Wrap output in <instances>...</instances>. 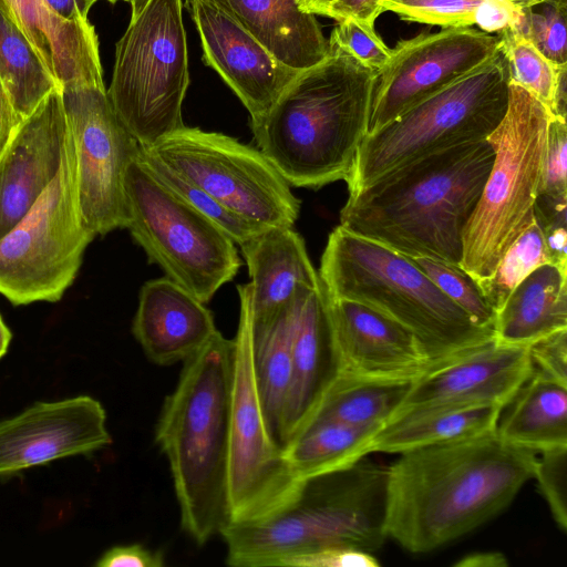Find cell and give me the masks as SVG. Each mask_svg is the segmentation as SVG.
I'll use <instances>...</instances> for the list:
<instances>
[{"mask_svg":"<svg viewBox=\"0 0 567 567\" xmlns=\"http://www.w3.org/2000/svg\"><path fill=\"white\" fill-rule=\"evenodd\" d=\"M533 478L546 501L550 514L563 530H567V446L540 452Z\"/></svg>","mask_w":567,"mask_h":567,"instance_id":"cell-39","label":"cell"},{"mask_svg":"<svg viewBox=\"0 0 567 567\" xmlns=\"http://www.w3.org/2000/svg\"><path fill=\"white\" fill-rule=\"evenodd\" d=\"M513 28L557 65L567 64V4L542 2L522 11Z\"/></svg>","mask_w":567,"mask_h":567,"instance_id":"cell-37","label":"cell"},{"mask_svg":"<svg viewBox=\"0 0 567 567\" xmlns=\"http://www.w3.org/2000/svg\"><path fill=\"white\" fill-rule=\"evenodd\" d=\"M497 34L499 51L508 63L509 82L517 83L530 92L550 114L559 71L565 64L553 63L513 28H504Z\"/></svg>","mask_w":567,"mask_h":567,"instance_id":"cell-34","label":"cell"},{"mask_svg":"<svg viewBox=\"0 0 567 567\" xmlns=\"http://www.w3.org/2000/svg\"><path fill=\"white\" fill-rule=\"evenodd\" d=\"M520 17L522 14L516 16L511 10L491 0H484L477 9L475 24H477L482 31L488 33L498 32L507 27L515 28Z\"/></svg>","mask_w":567,"mask_h":567,"instance_id":"cell-47","label":"cell"},{"mask_svg":"<svg viewBox=\"0 0 567 567\" xmlns=\"http://www.w3.org/2000/svg\"><path fill=\"white\" fill-rule=\"evenodd\" d=\"M141 148L259 227H292L298 219L299 199L258 148L185 125Z\"/></svg>","mask_w":567,"mask_h":567,"instance_id":"cell-13","label":"cell"},{"mask_svg":"<svg viewBox=\"0 0 567 567\" xmlns=\"http://www.w3.org/2000/svg\"><path fill=\"white\" fill-rule=\"evenodd\" d=\"M99 0H45L61 18L70 21L89 20L92 6Z\"/></svg>","mask_w":567,"mask_h":567,"instance_id":"cell-48","label":"cell"},{"mask_svg":"<svg viewBox=\"0 0 567 567\" xmlns=\"http://www.w3.org/2000/svg\"><path fill=\"white\" fill-rule=\"evenodd\" d=\"M412 382L365 380L338 374L311 420H330L358 426L384 425L400 408Z\"/></svg>","mask_w":567,"mask_h":567,"instance_id":"cell-31","label":"cell"},{"mask_svg":"<svg viewBox=\"0 0 567 567\" xmlns=\"http://www.w3.org/2000/svg\"><path fill=\"white\" fill-rule=\"evenodd\" d=\"M501 405H437L404 412L375 434L372 452L403 453L496 431Z\"/></svg>","mask_w":567,"mask_h":567,"instance_id":"cell-28","label":"cell"},{"mask_svg":"<svg viewBox=\"0 0 567 567\" xmlns=\"http://www.w3.org/2000/svg\"><path fill=\"white\" fill-rule=\"evenodd\" d=\"M234 339L218 330L183 362L155 441L165 454L183 530L204 545L229 522L227 463Z\"/></svg>","mask_w":567,"mask_h":567,"instance_id":"cell-4","label":"cell"},{"mask_svg":"<svg viewBox=\"0 0 567 567\" xmlns=\"http://www.w3.org/2000/svg\"><path fill=\"white\" fill-rule=\"evenodd\" d=\"M106 1H109V2H111V3H115V2H117V1H125V2H130V0H106Z\"/></svg>","mask_w":567,"mask_h":567,"instance_id":"cell-55","label":"cell"},{"mask_svg":"<svg viewBox=\"0 0 567 567\" xmlns=\"http://www.w3.org/2000/svg\"><path fill=\"white\" fill-rule=\"evenodd\" d=\"M484 0H381L382 11L444 28L472 27Z\"/></svg>","mask_w":567,"mask_h":567,"instance_id":"cell-38","label":"cell"},{"mask_svg":"<svg viewBox=\"0 0 567 567\" xmlns=\"http://www.w3.org/2000/svg\"><path fill=\"white\" fill-rule=\"evenodd\" d=\"M239 321L234 338L230 391L228 523L268 518L288 507L303 483L291 474L261 405L254 363L249 285H238Z\"/></svg>","mask_w":567,"mask_h":567,"instance_id":"cell-12","label":"cell"},{"mask_svg":"<svg viewBox=\"0 0 567 567\" xmlns=\"http://www.w3.org/2000/svg\"><path fill=\"white\" fill-rule=\"evenodd\" d=\"M291 359L292 380L284 446L312 419L338 375L329 297L322 282L313 288L302 285L297 292L292 309Z\"/></svg>","mask_w":567,"mask_h":567,"instance_id":"cell-21","label":"cell"},{"mask_svg":"<svg viewBox=\"0 0 567 567\" xmlns=\"http://www.w3.org/2000/svg\"><path fill=\"white\" fill-rule=\"evenodd\" d=\"M73 143L78 202L96 235L126 228L124 175L140 145L117 115L104 85L61 90Z\"/></svg>","mask_w":567,"mask_h":567,"instance_id":"cell-14","label":"cell"},{"mask_svg":"<svg viewBox=\"0 0 567 567\" xmlns=\"http://www.w3.org/2000/svg\"><path fill=\"white\" fill-rule=\"evenodd\" d=\"M12 340V333L0 315V359L8 352Z\"/></svg>","mask_w":567,"mask_h":567,"instance_id":"cell-53","label":"cell"},{"mask_svg":"<svg viewBox=\"0 0 567 567\" xmlns=\"http://www.w3.org/2000/svg\"><path fill=\"white\" fill-rule=\"evenodd\" d=\"M0 81L21 121L60 90L23 32L0 10Z\"/></svg>","mask_w":567,"mask_h":567,"instance_id":"cell-32","label":"cell"},{"mask_svg":"<svg viewBox=\"0 0 567 567\" xmlns=\"http://www.w3.org/2000/svg\"><path fill=\"white\" fill-rule=\"evenodd\" d=\"M293 302L271 324L260 330L252 329L258 392L269 430L281 449L284 447L285 419L292 380Z\"/></svg>","mask_w":567,"mask_h":567,"instance_id":"cell-30","label":"cell"},{"mask_svg":"<svg viewBox=\"0 0 567 567\" xmlns=\"http://www.w3.org/2000/svg\"><path fill=\"white\" fill-rule=\"evenodd\" d=\"M94 237L78 202L69 130L56 176L31 209L0 238V293L13 306L59 301L73 284Z\"/></svg>","mask_w":567,"mask_h":567,"instance_id":"cell-11","label":"cell"},{"mask_svg":"<svg viewBox=\"0 0 567 567\" xmlns=\"http://www.w3.org/2000/svg\"><path fill=\"white\" fill-rule=\"evenodd\" d=\"M482 561H484L483 566H504L506 564L505 557L498 553H484L465 557L460 565L481 566Z\"/></svg>","mask_w":567,"mask_h":567,"instance_id":"cell-51","label":"cell"},{"mask_svg":"<svg viewBox=\"0 0 567 567\" xmlns=\"http://www.w3.org/2000/svg\"><path fill=\"white\" fill-rule=\"evenodd\" d=\"M68 136L61 90H54L20 123L0 152V238L56 176Z\"/></svg>","mask_w":567,"mask_h":567,"instance_id":"cell-20","label":"cell"},{"mask_svg":"<svg viewBox=\"0 0 567 567\" xmlns=\"http://www.w3.org/2000/svg\"><path fill=\"white\" fill-rule=\"evenodd\" d=\"M567 269L553 264L535 268L495 312L493 339L497 343L528 347L567 329Z\"/></svg>","mask_w":567,"mask_h":567,"instance_id":"cell-26","label":"cell"},{"mask_svg":"<svg viewBox=\"0 0 567 567\" xmlns=\"http://www.w3.org/2000/svg\"><path fill=\"white\" fill-rule=\"evenodd\" d=\"M382 426L315 419L284 446V457L293 477L303 483L351 466L367 456Z\"/></svg>","mask_w":567,"mask_h":567,"instance_id":"cell-29","label":"cell"},{"mask_svg":"<svg viewBox=\"0 0 567 567\" xmlns=\"http://www.w3.org/2000/svg\"><path fill=\"white\" fill-rule=\"evenodd\" d=\"M334 0H297L298 7L310 14L327 16Z\"/></svg>","mask_w":567,"mask_h":567,"instance_id":"cell-52","label":"cell"},{"mask_svg":"<svg viewBox=\"0 0 567 567\" xmlns=\"http://www.w3.org/2000/svg\"><path fill=\"white\" fill-rule=\"evenodd\" d=\"M549 116L538 99L509 82L506 114L486 138L494 148V162L463 231L460 266L476 281L494 271L511 245L534 223Z\"/></svg>","mask_w":567,"mask_h":567,"instance_id":"cell-7","label":"cell"},{"mask_svg":"<svg viewBox=\"0 0 567 567\" xmlns=\"http://www.w3.org/2000/svg\"><path fill=\"white\" fill-rule=\"evenodd\" d=\"M388 466L365 456L351 466L303 482L296 499L256 522L220 530L235 567L280 566L292 556L330 546L372 553L385 538Z\"/></svg>","mask_w":567,"mask_h":567,"instance_id":"cell-5","label":"cell"},{"mask_svg":"<svg viewBox=\"0 0 567 567\" xmlns=\"http://www.w3.org/2000/svg\"><path fill=\"white\" fill-rule=\"evenodd\" d=\"M319 277L331 298L363 303L409 330L433 367L493 339L415 265L342 226L329 235Z\"/></svg>","mask_w":567,"mask_h":567,"instance_id":"cell-6","label":"cell"},{"mask_svg":"<svg viewBox=\"0 0 567 567\" xmlns=\"http://www.w3.org/2000/svg\"><path fill=\"white\" fill-rule=\"evenodd\" d=\"M549 262L544 236L534 223L511 245L494 271L477 280L488 305L498 311L515 287L535 268Z\"/></svg>","mask_w":567,"mask_h":567,"instance_id":"cell-33","label":"cell"},{"mask_svg":"<svg viewBox=\"0 0 567 567\" xmlns=\"http://www.w3.org/2000/svg\"><path fill=\"white\" fill-rule=\"evenodd\" d=\"M528 347L534 368L567 385V329L555 331Z\"/></svg>","mask_w":567,"mask_h":567,"instance_id":"cell-44","label":"cell"},{"mask_svg":"<svg viewBox=\"0 0 567 567\" xmlns=\"http://www.w3.org/2000/svg\"><path fill=\"white\" fill-rule=\"evenodd\" d=\"M499 51V37L472 27L401 40L373 72L367 135L464 76ZM365 135V136H367Z\"/></svg>","mask_w":567,"mask_h":567,"instance_id":"cell-15","label":"cell"},{"mask_svg":"<svg viewBox=\"0 0 567 567\" xmlns=\"http://www.w3.org/2000/svg\"><path fill=\"white\" fill-rule=\"evenodd\" d=\"M494 157L485 138L402 165L349 194L340 226L404 256L461 267L463 231Z\"/></svg>","mask_w":567,"mask_h":567,"instance_id":"cell-2","label":"cell"},{"mask_svg":"<svg viewBox=\"0 0 567 567\" xmlns=\"http://www.w3.org/2000/svg\"><path fill=\"white\" fill-rule=\"evenodd\" d=\"M255 35L280 62L301 71L328 53L315 14L303 12L297 0H209Z\"/></svg>","mask_w":567,"mask_h":567,"instance_id":"cell-25","label":"cell"},{"mask_svg":"<svg viewBox=\"0 0 567 567\" xmlns=\"http://www.w3.org/2000/svg\"><path fill=\"white\" fill-rule=\"evenodd\" d=\"M141 153L162 182L189 205L216 223L236 244L241 245L264 229H267L236 215L199 186L177 174L156 158L147 155L142 148Z\"/></svg>","mask_w":567,"mask_h":567,"instance_id":"cell-35","label":"cell"},{"mask_svg":"<svg viewBox=\"0 0 567 567\" xmlns=\"http://www.w3.org/2000/svg\"><path fill=\"white\" fill-rule=\"evenodd\" d=\"M497 435L533 452L567 446V385L534 368L503 408Z\"/></svg>","mask_w":567,"mask_h":567,"instance_id":"cell-27","label":"cell"},{"mask_svg":"<svg viewBox=\"0 0 567 567\" xmlns=\"http://www.w3.org/2000/svg\"><path fill=\"white\" fill-rule=\"evenodd\" d=\"M126 228L148 260L202 302L241 265L235 241L154 173L141 153L124 175Z\"/></svg>","mask_w":567,"mask_h":567,"instance_id":"cell-10","label":"cell"},{"mask_svg":"<svg viewBox=\"0 0 567 567\" xmlns=\"http://www.w3.org/2000/svg\"><path fill=\"white\" fill-rule=\"evenodd\" d=\"M96 567H163L162 550L142 544L116 545L105 550L94 564Z\"/></svg>","mask_w":567,"mask_h":567,"instance_id":"cell-45","label":"cell"},{"mask_svg":"<svg viewBox=\"0 0 567 567\" xmlns=\"http://www.w3.org/2000/svg\"><path fill=\"white\" fill-rule=\"evenodd\" d=\"M198 31L203 61L213 68L250 114L264 116L299 73L280 62L255 35L209 0H186Z\"/></svg>","mask_w":567,"mask_h":567,"instance_id":"cell-17","label":"cell"},{"mask_svg":"<svg viewBox=\"0 0 567 567\" xmlns=\"http://www.w3.org/2000/svg\"><path fill=\"white\" fill-rule=\"evenodd\" d=\"M509 68L501 51L449 86L367 135L349 194L388 172L460 144L487 138L508 107Z\"/></svg>","mask_w":567,"mask_h":567,"instance_id":"cell-8","label":"cell"},{"mask_svg":"<svg viewBox=\"0 0 567 567\" xmlns=\"http://www.w3.org/2000/svg\"><path fill=\"white\" fill-rule=\"evenodd\" d=\"M240 246L250 277L254 330L271 324L293 302L299 288L321 280L302 237L292 227L264 229Z\"/></svg>","mask_w":567,"mask_h":567,"instance_id":"cell-24","label":"cell"},{"mask_svg":"<svg viewBox=\"0 0 567 567\" xmlns=\"http://www.w3.org/2000/svg\"><path fill=\"white\" fill-rule=\"evenodd\" d=\"M567 64L563 65L559 71L557 85L554 93L553 107L550 115L566 120V105H567Z\"/></svg>","mask_w":567,"mask_h":567,"instance_id":"cell-50","label":"cell"},{"mask_svg":"<svg viewBox=\"0 0 567 567\" xmlns=\"http://www.w3.org/2000/svg\"><path fill=\"white\" fill-rule=\"evenodd\" d=\"M132 14L116 42L107 95L141 147L184 126L189 84L182 0H130Z\"/></svg>","mask_w":567,"mask_h":567,"instance_id":"cell-9","label":"cell"},{"mask_svg":"<svg viewBox=\"0 0 567 567\" xmlns=\"http://www.w3.org/2000/svg\"><path fill=\"white\" fill-rule=\"evenodd\" d=\"M415 265L478 326L493 329L495 311L485 299L477 281L461 267L430 257H409Z\"/></svg>","mask_w":567,"mask_h":567,"instance_id":"cell-36","label":"cell"},{"mask_svg":"<svg viewBox=\"0 0 567 567\" xmlns=\"http://www.w3.org/2000/svg\"><path fill=\"white\" fill-rule=\"evenodd\" d=\"M381 0H334L327 17L337 21L353 19L368 28H374L377 18L383 12Z\"/></svg>","mask_w":567,"mask_h":567,"instance_id":"cell-46","label":"cell"},{"mask_svg":"<svg viewBox=\"0 0 567 567\" xmlns=\"http://www.w3.org/2000/svg\"><path fill=\"white\" fill-rule=\"evenodd\" d=\"M371 553L347 546H330L292 556L282 567H378Z\"/></svg>","mask_w":567,"mask_h":567,"instance_id":"cell-43","label":"cell"},{"mask_svg":"<svg viewBox=\"0 0 567 567\" xmlns=\"http://www.w3.org/2000/svg\"><path fill=\"white\" fill-rule=\"evenodd\" d=\"M338 22L329 42L342 48L372 71H378L388 62L391 49L377 34L374 28H368L353 19Z\"/></svg>","mask_w":567,"mask_h":567,"instance_id":"cell-40","label":"cell"},{"mask_svg":"<svg viewBox=\"0 0 567 567\" xmlns=\"http://www.w3.org/2000/svg\"><path fill=\"white\" fill-rule=\"evenodd\" d=\"M533 371L529 347L491 339L415 379L392 417L437 405L504 408Z\"/></svg>","mask_w":567,"mask_h":567,"instance_id":"cell-18","label":"cell"},{"mask_svg":"<svg viewBox=\"0 0 567 567\" xmlns=\"http://www.w3.org/2000/svg\"><path fill=\"white\" fill-rule=\"evenodd\" d=\"M373 72L329 42L323 60L299 71L250 128L258 150L289 185L348 182L367 135Z\"/></svg>","mask_w":567,"mask_h":567,"instance_id":"cell-3","label":"cell"},{"mask_svg":"<svg viewBox=\"0 0 567 567\" xmlns=\"http://www.w3.org/2000/svg\"><path fill=\"white\" fill-rule=\"evenodd\" d=\"M112 443L102 403L90 395L39 401L0 421V477L90 455Z\"/></svg>","mask_w":567,"mask_h":567,"instance_id":"cell-16","label":"cell"},{"mask_svg":"<svg viewBox=\"0 0 567 567\" xmlns=\"http://www.w3.org/2000/svg\"><path fill=\"white\" fill-rule=\"evenodd\" d=\"M388 466L385 533L432 551L503 512L533 478L536 454L496 431L413 449Z\"/></svg>","mask_w":567,"mask_h":567,"instance_id":"cell-1","label":"cell"},{"mask_svg":"<svg viewBox=\"0 0 567 567\" xmlns=\"http://www.w3.org/2000/svg\"><path fill=\"white\" fill-rule=\"evenodd\" d=\"M567 196L539 193L534 220L540 228L549 264L567 269Z\"/></svg>","mask_w":567,"mask_h":567,"instance_id":"cell-41","label":"cell"},{"mask_svg":"<svg viewBox=\"0 0 567 567\" xmlns=\"http://www.w3.org/2000/svg\"><path fill=\"white\" fill-rule=\"evenodd\" d=\"M132 332L153 363L171 365L202 349L217 328L205 303L166 277L141 288Z\"/></svg>","mask_w":567,"mask_h":567,"instance_id":"cell-22","label":"cell"},{"mask_svg":"<svg viewBox=\"0 0 567 567\" xmlns=\"http://www.w3.org/2000/svg\"><path fill=\"white\" fill-rule=\"evenodd\" d=\"M22 121L17 115L0 81V152Z\"/></svg>","mask_w":567,"mask_h":567,"instance_id":"cell-49","label":"cell"},{"mask_svg":"<svg viewBox=\"0 0 567 567\" xmlns=\"http://www.w3.org/2000/svg\"><path fill=\"white\" fill-rule=\"evenodd\" d=\"M545 2H553L558 4H567V0H544Z\"/></svg>","mask_w":567,"mask_h":567,"instance_id":"cell-54","label":"cell"},{"mask_svg":"<svg viewBox=\"0 0 567 567\" xmlns=\"http://www.w3.org/2000/svg\"><path fill=\"white\" fill-rule=\"evenodd\" d=\"M329 316L338 374L410 382L433 367L409 330L363 303L329 297Z\"/></svg>","mask_w":567,"mask_h":567,"instance_id":"cell-19","label":"cell"},{"mask_svg":"<svg viewBox=\"0 0 567 567\" xmlns=\"http://www.w3.org/2000/svg\"><path fill=\"white\" fill-rule=\"evenodd\" d=\"M566 148V120L550 115L540 193L554 197L567 196Z\"/></svg>","mask_w":567,"mask_h":567,"instance_id":"cell-42","label":"cell"},{"mask_svg":"<svg viewBox=\"0 0 567 567\" xmlns=\"http://www.w3.org/2000/svg\"><path fill=\"white\" fill-rule=\"evenodd\" d=\"M0 10L28 38L60 90L104 85L99 39L90 20H65L45 0H0Z\"/></svg>","mask_w":567,"mask_h":567,"instance_id":"cell-23","label":"cell"}]
</instances>
